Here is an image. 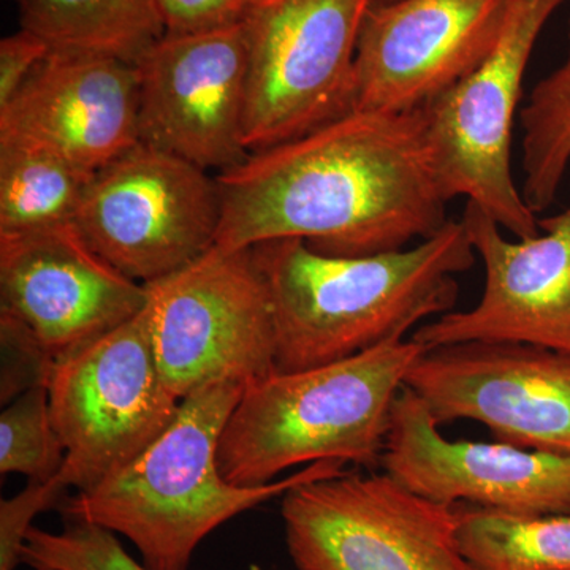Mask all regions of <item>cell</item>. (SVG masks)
I'll use <instances>...</instances> for the list:
<instances>
[{
  "instance_id": "603a6c76",
  "label": "cell",
  "mask_w": 570,
  "mask_h": 570,
  "mask_svg": "<svg viewBox=\"0 0 570 570\" xmlns=\"http://www.w3.org/2000/svg\"><path fill=\"white\" fill-rule=\"evenodd\" d=\"M21 561L52 570H149L124 550L115 532L77 520H67L59 532L32 527Z\"/></svg>"
},
{
  "instance_id": "9c48e42d",
  "label": "cell",
  "mask_w": 570,
  "mask_h": 570,
  "mask_svg": "<svg viewBox=\"0 0 570 570\" xmlns=\"http://www.w3.org/2000/svg\"><path fill=\"white\" fill-rule=\"evenodd\" d=\"M374 2L255 0L245 18L250 153L352 111L356 45Z\"/></svg>"
},
{
  "instance_id": "8fae6325",
  "label": "cell",
  "mask_w": 570,
  "mask_h": 570,
  "mask_svg": "<svg viewBox=\"0 0 570 570\" xmlns=\"http://www.w3.org/2000/svg\"><path fill=\"white\" fill-rule=\"evenodd\" d=\"M404 385L439 426L483 423L501 444L570 455V354L521 343L426 348Z\"/></svg>"
},
{
  "instance_id": "ffe728a7",
  "label": "cell",
  "mask_w": 570,
  "mask_h": 570,
  "mask_svg": "<svg viewBox=\"0 0 570 570\" xmlns=\"http://www.w3.org/2000/svg\"><path fill=\"white\" fill-rule=\"evenodd\" d=\"M472 570H570V515L520 517L459 504Z\"/></svg>"
},
{
  "instance_id": "4316f807",
  "label": "cell",
  "mask_w": 570,
  "mask_h": 570,
  "mask_svg": "<svg viewBox=\"0 0 570 570\" xmlns=\"http://www.w3.org/2000/svg\"><path fill=\"white\" fill-rule=\"evenodd\" d=\"M52 48L40 36L20 29L0 41V108L10 102Z\"/></svg>"
},
{
  "instance_id": "484cf974",
  "label": "cell",
  "mask_w": 570,
  "mask_h": 570,
  "mask_svg": "<svg viewBox=\"0 0 570 570\" xmlns=\"http://www.w3.org/2000/svg\"><path fill=\"white\" fill-rule=\"evenodd\" d=\"M167 36L230 28L245 21L253 0H156Z\"/></svg>"
},
{
  "instance_id": "d4e9b609",
  "label": "cell",
  "mask_w": 570,
  "mask_h": 570,
  "mask_svg": "<svg viewBox=\"0 0 570 570\" xmlns=\"http://www.w3.org/2000/svg\"><path fill=\"white\" fill-rule=\"evenodd\" d=\"M69 487L59 475L47 482H29L20 493L0 502V570H17L32 521L55 508Z\"/></svg>"
},
{
  "instance_id": "52a82bcc",
  "label": "cell",
  "mask_w": 570,
  "mask_h": 570,
  "mask_svg": "<svg viewBox=\"0 0 570 570\" xmlns=\"http://www.w3.org/2000/svg\"><path fill=\"white\" fill-rule=\"evenodd\" d=\"M48 395L66 449L58 475L77 493L132 464L181 407L160 374L145 309L56 360Z\"/></svg>"
},
{
  "instance_id": "277c9868",
  "label": "cell",
  "mask_w": 570,
  "mask_h": 570,
  "mask_svg": "<svg viewBox=\"0 0 570 570\" xmlns=\"http://www.w3.org/2000/svg\"><path fill=\"white\" fill-rule=\"evenodd\" d=\"M425 351L414 340L393 341L247 385L220 434V474L234 485L261 487L317 461L374 471L384 455L393 403Z\"/></svg>"
},
{
  "instance_id": "d6986e66",
  "label": "cell",
  "mask_w": 570,
  "mask_h": 570,
  "mask_svg": "<svg viewBox=\"0 0 570 570\" xmlns=\"http://www.w3.org/2000/svg\"><path fill=\"white\" fill-rule=\"evenodd\" d=\"M94 175L37 142L0 137V234L75 223Z\"/></svg>"
},
{
  "instance_id": "30bf717a",
  "label": "cell",
  "mask_w": 570,
  "mask_h": 570,
  "mask_svg": "<svg viewBox=\"0 0 570 570\" xmlns=\"http://www.w3.org/2000/svg\"><path fill=\"white\" fill-rule=\"evenodd\" d=\"M219 224L216 176L141 141L96 171L75 217L89 246L140 284L212 250Z\"/></svg>"
},
{
  "instance_id": "7402d4cb",
  "label": "cell",
  "mask_w": 570,
  "mask_h": 570,
  "mask_svg": "<svg viewBox=\"0 0 570 570\" xmlns=\"http://www.w3.org/2000/svg\"><path fill=\"white\" fill-rule=\"evenodd\" d=\"M66 449L51 419L47 387L28 390L0 415V472L47 482L61 472Z\"/></svg>"
},
{
  "instance_id": "ba28073f",
  "label": "cell",
  "mask_w": 570,
  "mask_h": 570,
  "mask_svg": "<svg viewBox=\"0 0 570 570\" xmlns=\"http://www.w3.org/2000/svg\"><path fill=\"white\" fill-rule=\"evenodd\" d=\"M296 570H472L459 505L412 493L387 472H344L283 497Z\"/></svg>"
},
{
  "instance_id": "44dd1931",
  "label": "cell",
  "mask_w": 570,
  "mask_h": 570,
  "mask_svg": "<svg viewBox=\"0 0 570 570\" xmlns=\"http://www.w3.org/2000/svg\"><path fill=\"white\" fill-rule=\"evenodd\" d=\"M524 202L534 214L557 200L570 165V56L540 80L520 112Z\"/></svg>"
},
{
  "instance_id": "cb8c5ba5",
  "label": "cell",
  "mask_w": 570,
  "mask_h": 570,
  "mask_svg": "<svg viewBox=\"0 0 570 570\" xmlns=\"http://www.w3.org/2000/svg\"><path fill=\"white\" fill-rule=\"evenodd\" d=\"M2 377L0 397L9 404L28 390L47 387L56 358L18 318L0 313Z\"/></svg>"
},
{
  "instance_id": "f546056e",
  "label": "cell",
  "mask_w": 570,
  "mask_h": 570,
  "mask_svg": "<svg viewBox=\"0 0 570 570\" xmlns=\"http://www.w3.org/2000/svg\"><path fill=\"white\" fill-rule=\"evenodd\" d=\"M255 2V0H253V3Z\"/></svg>"
},
{
  "instance_id": "ac0fdd59",
  "label": "cell",
  "mask_w": 570,
  "mask_h": 570,
  "mask_svg": "<svg viewBox=\"0 0 570 570\" xmlns=\"http://www.w3.org/2000/svg\"><path fill=\"white\" fill-rule=\"evenodd\" d=\"M21 28L56 51L137 62L164 36L156 0H20Z\"/></svg>"
},
{
  "instance_id": "e0dca14e",
  "label": "cell",
  "mask_w": 570,
  "mask_h": 570,
  "mask_svg": "<svg viewBox=\"0 0 570 570\" xmlns=\"http://www.w3.org/2000/svg\"><path fill=\"white\" fill-rule=\"evenodd\" d=\"M0 137L37 142L99 171L140 142L137 62L52 50L0 108Z\"/></svg>"
},
{
  "instance_id": "5b68a950",
  "label": "cell",
  "mask_w": 570,
  "mask_h": 570,
  "mask_svg": "<svg viewBox=\"0 0 570 570\" xmlns=\"http://www.w3.org/2000/svg\"><path fill=\"white\" fill-rule=\"evenodd\" d=\"M564 0H509L497 45L478 69L420 108L439 181L517 239L540 235L512 171L524 71L540 32Z\"/></svg>"
},
{
  "instance_id": "2e32d148",
  "label": "cell",
  "mask_w": 570,
  "mask_h": 570,
  "mask_svg": "<svg viewBox=\"0 0 570 570\" xmlns=\"http://www.w3.org/2000/svg\"><path fill=\"white\" fill-rule=\"evenodd\" d=\"M0 313L28 326L58 360L137 317L148 294L70 223L0 234Z\"/></svg>"
},
{
  "instance_id": "4fadbf2b",
  "label": "cell",
  "mask_w": 570,
  "mask_h": 570,
  "mask_svg": "<svg viewBox=\"0 0 570 570\" xmlns=\"http://www.w3.org/2000/svg\"><path fill=\"white\" fill-rule=\"evenodd\" d=\"M509 0H376L360 31L352 110L411 112L478 69Z\"/></svg>"
},
{
  "instance_id": "7a4b0ae2",
  "label": "cell",
  "mask_w": 570,
  "mask_h": 570,
  "mask_svg": "<svg viewBox=\"0 0 570 570\" xmlns=\"http://www.w3.org/2000/svg\"><path fill=\"white\" fill-rule=\"evenodd\" d=\"M275 307L276 373L309 370L404 340L426 317L455 305V276L475 250L461 220L395 253L344 257L305 239L253 247Z\"/></svg>"
},
{
  "instance_id": "6da1fadb",
  "label": "cell",
  "mask_w": 570,
  "mask_h": 570,
  "mask_svg": "<svg viewBox=\"0 0 570 570\" xmlns=\"http://www.w3.org/2000/svg\"><path fill=\"white\" fill-rule=\"evenodd\" d=\"M216 181L220 250L299 238L362 257L406 249L450 220L420 110L348 111L250 153Z\"/></svg>"
},
{
  "instance_id": "9a60e30c",
  "label": "cell",
  "mask_w": 570,
  "mask_h": 570,
  "mask_svg": "<svg viewBox=\"0 0 570 570\" xmlns=\"http://www.w3.org/2000/svg\"><path fill=\"white\" fill-rule=\"evenodd\" d=\"M461 223L485 268L482 298L420 326L412 340L426 348L483 341L570 354V205L539 220L543 234L519 242L469 202Z\"/></svg>"
},
{
  "instance_id": "7c38bea8",
  "label": "cell",
  "mask_w": 570,
  "mask_h": 570,
  "mask_svg": "<svg viewBox=\"0 0 570 570\" xmlns=\"http://www.w3.org/2000/svg\"><path fill=\"white\" fill-rule=\"evenodd\" d=\"M137 67L141 142L217 174L245 163V21L216 31L164 33Z\"/></svg>"
},
{
  "instance_id": "83f0119b",
  "label": "cell",
  "mask_w": 570,
  "mask_h": 570,
  "mask_svg": "<svg viewBox=\"0 0 570 570\" xmlns=\"http://www.w3.org/2000/svg\"><path fill=\"white\" fill-rule=\"evenodd\" d=\"M31 570H52V569L31 568Z\"/></svg>"
},
{
  "instance_id": "8992f818",
  "label": "cell",
  "mask_w": 570,
  "mask_h": 570,
  "mask_svg": "<svg viewBox=\"0 0 570 570\" xmlns=\"http://www.w3.org/2000/svg\"><path fill=\"white\" fill-rule=\"evenodd\" d=\"M145 287L157 365L179 400L214 382L250 385L276 373L275 307L253 247H213Z\"/></svg>"
},
{
  "instance_id": "3957f363",
  "label": "cell",
  "mask_w": 570,
  "mask_h": 570,
  "mask_svg": "<svg viewBox=\"0 0 570 570\" xmlns=\"http://www.w3.org/2000/svg\"><path fill=\"white\" fill-rule=\"evenodd\" d=\"M246 387L242 382H214L184 397L175 422L132 464L63 502L66 519L130 540L149 570H187L195 550L228 520L302 483L346 472L340 461H317L266 485L227 482L217 449Z\"/></svg>"
},
{
  "instance_id": "5bb4252c",
  "label": "cell",
  "mask_w": 570,
  "mask_h": 570,
  "mask_svg": "<svg viewBox=\"0 0 570 570\" xmlns=\"http://www.w3.org/2000/svg\"><path fill=\"white\" fill-rule=\"evenodd\" d=\"M381 468L412 493L520 517L570 515V455L449 441L404 385L392 407Z\"/></svg>"
},
{
  "instance_id": "f1b7e54d",
  "label": "cell",
  "mask_w": 570,
  "mask_h": 570,
  "mask_svg": "<svg viewBox=\"0 0 570 570\" xmlns=\"http://www.w3.org/2000/svg\"><path fill=\"white\" fill-rule=\"evenodd\" d=\"M569 40H570V32H569ZM569 56H570V52H569Z\"/></svg>"
}]
</instances>
